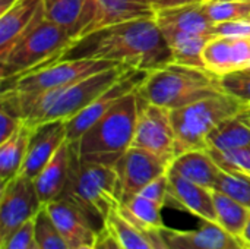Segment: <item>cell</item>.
<instances>
[{"label": "cell", "mask_w": 250, "mask_h": 249, "mask_svg": "<svg viewBox=\"0 0 250 249\" xmlns=\"http://www.w3.org/2000/svg\"><path fill=\"white\" fill-rule=\"evenodd\" d=\"M82 59L105 60L148 72L174 62L155 16L95 29L78 38L59 60Z\"/></svg>", "instance_id": "1"}, {"label": "cell", "mask_w": 250, "mask_h": 249, "mask_svg": "<svg viewBox=\"0 0 250 249\" xmlns=\"http://www.w3.org/2000/svg\"><path fill=\"white\" fill-rule=\"evenodd\" d=\"M60 198L81 208L92 227L101 233L107 217L122 205L120 176L113 166L81 160L76 142H72L69 179Z\"/></svg>", "instance_id": "2"}, {"label": "cell", "mask_w": 250, "mask_h": 249, "mask_svg": "<svg viewBox=\"0 0 250 249\" xmlns=\"http://www.w3.org/2000/svg\"><path fill=\"white\" fill-rule=\"evenodd\" d=\"M221 78L205 68L170 63L148 72L136 90L144 100L168 110L189 106L209 95L223 92Z\"/></svg>", "instance_id": "3"}, {"label": "cell", "mask_w": 250, "mask_h": 249, "mask_svg": "<svg viewBox=\"0 0 250 249\" xmlns=\"http://www.w3.org/2000/svg\"><path fill=\"white\" fill-rule=\"evenodd\" d=\"M138 122L136 91L125 95L76 142L81 160L116 166L132 147Z\"/></svg>", "instance_id": "4"}, {"label": "cell", "mask_w": 250, "mask_h": 249, "mask_svg": "<svg viewBox=\"0 0 250 249\" xmlns=\"http://www.w3.org/2000/svg\"><path fill=\"white\" fill-rule=\"evenodd\" d=\"M246 107L245 101L223 91L170 110L176 134V156L192 150H207L208 135L226 119L242 114Z\"/></svg>", "instance_id": "5"}, {"label": "cell", "mask_w": 250, "mask_h": 249, "mask_svg": "<svg viewBox=\"0 0 250 249\" xmlns=\"http://www.w3.org/2000/svg\"><path fill=\"white\" fill-rule=\"evenodd\" d=\"M75 40L50 19L41 21L0 62L1 79H16L25 73L50 66L64 54Z\"/></svg>", "instance_id": "6"}, {"label": "cell", "mask_w": 250, "mask_h": 249, "mask_svg": "<svg viewBox=\"0 0 250 249\" xmlns=\"http://www.w3.org/2000/svg\"><path fill=\"white\" fill-rule=\"evenodd\" d=\"M117 65L120 63H113L105 60H89V59L59 60L50 66L25 73L16 79H1V81L12 82L7 87H1V92L9 90H15L18 92H41L53 88H60Z\"/></svg>", "instance_id": "7"}, {"label": "cell", "mask_w": 250, "mask_h": 249, "mask_svg": "<svg viewBox=\"0 0 250 249\" xmlns=\"http://www.w3.org/2000/svg\"><path fill=\"white\" fill-rule=\"evenodd\" d=\"M138 122L133 147L144 148L171 166L176 158V134L170 110L152 104L138 95Z\"/></svg>", "instance_id": "8"}, {"label": "cell", "mask_w": 250, "mask_h": 249, "mask_svg": "<svg viewBox=\"0 0 250 249\" xmlns=\"http://www.w3.org/2000/svg\"><path fill=\"white\" fill-rule=\"evenodd\" d=\"M42 207L34 179L19 173L3 185L0 194V244L32 220Z\"/></svg>", "instance_id": "9"}, {"label": "cell", "mask_w": 250, "mask_h": 249, "mask_svg": "<svg viewBox=\"0 0 250 249\" xmlns=\"http://www.w3.org/2000/svg\"><path fill=\"white\" fill-rule=\"evenodd\" d=\"M148 70H141L132 68L122 79L104 91L98 98H95L89 106L81 110L78 114L66 120L67 139L70 142L78 141L98 119H101L116 103H119L125 95L136 91L139 85L145 81Z\"/></svg>", "instance_id": "10"}, {"label": "cell", "mask_w": 250, "mask_h": 249, "mask_svg": "<svg viewBox=\"0 0 250 249\" xmlns=\"http://www.w3.org/2000/svg\"><path fill=\"white\" fill-rule=\"evenodd\" d=\"M114 167L120 176L122 204H125L132 197L138 195L148 183L166 175L170 164L155 154L132 145Z\"/></svg>", "instance_id": "11"}, {"label": "cell", "mask_w": 250, "mask_h": 249, "mask_svg": "<svg viewBox=\"0 0 250 249\" xmlns=\"http://www.w3.org/2000/svg\"><path fill=\"white\" fill-rule=\"evenodd\" d=\"M66 141V120H47L34 126L21 173L35 179Z\"/></svg>", "instance_id": "12"}, {"label": "cell", "mask_w": 250, "mask_h": 249, "mask_svg": "<svg viewBox=\"0 0 250 249\" xmlns=\"http://www.w3.org/2000/svg\"><path fill=\"white\" fill-rule=\"evenodd\" d=\"M45 19L42 0H16V3L0 15V62L9 51Z\"/></svg>", "instance_id": "13"}, {"label": "cell", "mask_w": 250, "mask_h": 249, "mask_svg": "<svg viewBox=\"0 0 250 249\" xmlns=\"http://www.w3.org/2000/svg\"><path fill=\"white\" fill-rule=\"evenodd\" d=\"M205 68L217 76L250 69V38L212 37L202 53Z\"/></svg>", "instance_id": "14"}, {"label": "cell", "mask_w": 250, "mask_h": 249, "mask_svg": "<svg viewBox=\"0 0 250 249\" xmlns=\"http://www.w3.org/2000/svg\"><path fill=\"white\" fill-rule=\"evenodd\" d=\"M168 204L186 210L201 220L217 223L212 189L201 186L171 169H168V197L166 205Z\"/></svg>", "instance_id": "15"}, {"label": "cell", "mask_w": 250, "mask_h": 249, "mask_svg": "<svg viewBox=\"0 0 250 249\" xmlns=\"http://www.w3.org/2000/svg\"><path fill=\"white\" fill-rule=\"evenodd\" d=\"M44 207L70 249L98 242L100 233L92 227L85 213L70 201L59 198Z\"/></svg>", "instance_id": "16"}, {"label": "cell", "mask_w": 250, "mask_h": 249, "mask_svg": "<svg viewBox=\"0 0 250 249\" xmlns=\"http://www.w3.org/2000/svg\"><path fill=\"white\" fill-rule=\"evenodd\" d=\"M45 18L62 26L75 41L86 35L97 16L95 0H42Z\"/></svg>", "instance_id": "17"}, {"label": "cell", "mask_w": 250, "mask_h": 249, "mask_svg": "<svg viewBox=\"0 0 250 249\" xmlns=\"http://www.w3.org/2000/svg\"><path fill=\"white\" fill-rule=\"evenodd\" d=\"M70 160H72V142L67 139L59 148L54 157L47 163V166L34 179L37 192L44 205L59 200L60 195L63 194L69 179Z\"/></svg>", "instance_id": "18"}, {"label": "cell", "mask_w": 250, "mask_h": 249, "mask_svg": "<svg viewBox=\"0 0 250 249\" xmlns=\"http://www.w3.org/2000/svg\"><path fill=\"white\" fill-rule=\"evenodd\" d=\"M155 21L160 28H173L193 34H211L214 25L207 15L205 1L158 9Z\"/></svg>", "instance_id": "19"}, {"label": "cell", "mask_w": 250, "mask_h": 249, "mask_svg": "<svg viewBox=\"0 0 250 249\" xmlns=\"http://www.w3.org/2000/svg\"><path fill=\"white\" fill-rule=\"evenodd\" d=\"M97 16L89 32L126 21L139 18H154L155 7L149 0H95ZM88 32V34H89Z\"/></svg>", "instance_id": "20"}, {"label": "cell", "mask_w": 250, "mask_h": 249, "mask_svg": "<svg viewBox=\"0 0 250 249\" xmlns=\"http://www.w3.org/2000/svg\"><path fill=\"white\" fill-rule=\"evenodd\" d=\"M170 169L179 173L180 176L208 189H214L218 175L221 172L208 150H192L179 154L171 161Z\"/></svg>", "instance_id": "21"}, {"label": "cell", "mask_w": 250, "mask_h": 249, "mask_svg": "<svg viewBox=\"0 0 250 249\" xmlns=\"http://www.w3.org/2000/svg\"><path fill=\"white\" fill-rule=\"evenodd\" d=\"M176 63L193 66V68H205L204 63V48L207 43L212 38L211 34H193L173 28H160ZM207 69V68H205Z\"/></svg>", "instance_id": "22"}, {"label": "cell", "mask_w": 250, "mask_h": 249, "mask_svg": "<svg viewBox=\"0 0 250 249\" xmlns=\"http://www.w3.org/2000/svg\"><path fill=\"white\" fill-rule=\"evenodd\" d=\"M32 128L34 126L23 122L22 126L7 141L0 144V183L1 186L21 173Z\"/></svg>", "instance_id": "23"}, {"label": "cell", "mask_w": 250, "mask_h": 249, "mask_svg": "<svg viewBox=\"0 0 250 249\" xmlns=\"http://www.w3.org/2000/svg\"><path fill=\"white\" fill-rule=\"evenodd\" d=\"M250 145V125L242 114L221 122L207 138V150L229 151Z\"/></svg>", "instance_id": "24"}, {"label": "cell", "mask_w": 250, "mask_h": 249, "mask_svg": "<svg viewBox=\"0 0 250 249\" xmlns=\"http://www.w3.org/2000/svg\"><path fill=\"white\" fill-rule=\"evenodd\" d=\"M161 208L152 200L138 194L122 204L119 211L139 230H161L166 227L161 219Z\"/></svg>", "instance_id": "25"}, {"label": "cell", "mask_w": 250, "mask_h": 249, "mask_svg": "<svg viewBox=\"0 0 250 249\" xmlns=\"http://www.w3.org/2000/svg\"><path fill=\"white\" fill-rule=\"evenodd\" d=\"M212 197L217 211V223L231 235L242 239V235L250 219L249 207L215 189H212Z\"/></svg>", "instance_id": "26"}, {"label": "cell", "mask_w": 250, "mask_h": 249, "mask_svg": "<svg viewBox=\"0 0 250 249\" xmlns=\"http://www.w3.org/2000/svg\"><path fill=\"white\" fill-rule=\"evenodd\" d=\"M192 245L198 249H242L245 248L240 238L231 235L215 222L202 220L196 230L183 232Z\"/></svg>", "instance_id": "27"}, {"label": "cell", "mask_w": 250, "mask_h": 249, "mask_svg": "<svg viewBox=\"0 0 250 249\" xmlns=\"http://www.w3.org/2000/svg\"><path fill=\"white\" fill-rule=\"evenodd\" d=\"M105 229L114 235L123 249H155L146 233L126 220L119 211V207L107 217Z\"/></svg>", "instance_id": "28"}, {"label": "cell", "mask_w": 250, "mask_h": 249, "mask_svg": "<svg viewBox=\"0 0 250 249\" xmlns=\"http://www.w3.org/2000/svg\"><path fill=\"white\" fill-rule=\"evenodd\" d=\"M34 241L40 249H70L45 207H42L34 219Z\"/></svg>", "instance_id": "29"}, {"label": "cell", "mask_w": 250, "mask_h": 249, "mask_svg": "<svg viewBox=\"0 0 250 249\" xmlns=\"http://www.w3.org/2000/svg\"><path fill=\"white\" fill-rule=\"evenodd\" d=\"M205 10L212 23L250 18V1L239 0H207Z\"/></svg>", "instance_id": "30"}, {"label": "cell", "mask_w": 250, "mask_h": 249, "mask_svg": "<svg viewBox=\"0 0 250 249\" xmlns=\"http://www.w3.org/2000/svg\"><path fill=\"white\" fill-rule=\"evenodd\" d=\"M208 153L221 170L250 176V145L229 151L208 150Z\"/></svg>", "instance_id": "31"}, {"label": "cell", "mask_w": 250, "mask_h": 249, "mask_svg": "<svg viewBox=\"0 0 250 249\" xmlns=\"http://www.w3.org/2000/svg\"><path fill=\"white\" fill-rule=\"evenodd\" d=\"M214 189L229 195L230 198L250 208V176L221 170Z\"/></svg>", "instance_id": "32"}, {"label": "cell", "mask_w": 250, "mask_h": 249, "mask_svg": "<svg viewBox=\"0 0 250 249\" xmlns=\"http://www.w3.org/2000/svg\"><path fill=\"white\" fill-rule=\"evenodd\" d=\"M221 87L226 92L250 104V70H237L221 76Z\"/></svg>", "instance_id": "33"}, {"label": "cell", "mask_w": 250, "mask_h": 249, "mask_svg": "<svg viewBox=\"0 0 250 249\" xmlns=\"http://www.w3.org/2000/svg\"><path fill=\"white\" fill-rule=\"evenodd\" d=\"M211 35L230 38H250V18L214 23L211 28Z\"/></svg>", "instance_id": "34"}, {"label": "cell", "mask_w": 250, "mask_h": 249, "mask_svg": "<svg viewBox=\"0 0 250 249\" xmlns=\"http://www.w3.org/2000/svg\"><path fill=\"white\" fill-rule=\"evenodd\" d=\"M34 219L26 222L4 242H1L0 249H31L34 244Z\"/></svg>", "instance_id": "35"}, {"label": "cell", "mask_w": 250, "mask_h": 249, "mask_svg": "<svg viewBox=\"0 0 250 249\" xmlns=\"http://www.w3.org/2000/svg\"><path fill=\"white\" fill-rule=\"evenodd\" d=\"M139 194L152 200L158 205L164 207L167 204V197H168V172L157 178L151 183H148Z\"/></svg>", "instance_id": "36"}, {"label": "cell", "mask_w": 250, "mask_h": 249, "mask_svg": "<svg viewBox=\"0 0 250 249\" xmlns=\"http://www.w3.org/2000/svg\"><path fill=\"white\" fill-rule=\"evenodd\" d=\"M25 120L6 112L0 110V144L7 141L23 123Z\"/></svg>", "instance_id": "37"}, {"label": "cell", "mask_w": 250, "mask_h": 249, "mask_svg": "<svg viewBox=\"0 0 250 249\" xmlns=\"http://www.w3.org/2000/svg\"><path fill=\"white\" fill-rule=\"evenodd\" d=\"M161 235L168 249H198L195 245L190 244V241L185 236L182 230L164 227L161 229Z\"/></svg>", "instance_id": "38"}, {"label": "cell", "mask_w": 250, "mask_h": 249, "mask_svg": "<svg viewBox=\"0 0 250 249\" xmlns=\"http://www.w3.org/2000/svg\"><path fill=\"white\" fill-rule=\"evenodd\" d=\"M97 249H123L122 245L119 244V241L114 238V235L108 230L104 229L100 233L98 242H97Z\"/></svg>", "instance_id": "39"}, {"label": "cell", "mask_w": 250, "mask_h": 249, "mask_svg": "<svg viewBox=\"0 0 250 249\" xmlns=\"http://www.w3.org/2000/svg\"><path fill=\"white\" fill-rule=\"evenodd\" d=\"M146 233V236L149 238L151 244L154 245L155 249H168L167 244L164 242L163 239V235H161V230H142Z\"/></svg>", "instance_id": "40"}, {"label": "cell", "mask_w": 250, "mask_h": 249, "mask_svg": "<svg viewBox=\"0 0 250 249\" xmlns=\"http://www.w3.org/2000/svg\"><path fill=\"white\" fill-rule=\"evenodd\" d=\"M198 1H207V0H160L158 3L154 4V7H155V10H158V9L174 7V6H182V4H189V3H198Z\"/></svg>", "instance_id": "41"}, {"label": "cell", "mask_w": 250, "mask_h": 249, "mask_svg": "<svg viewBox=\"0 0 250 249\" xmlns=\"http://www.w3.org/2000/svg\"><path fill=\"white\" fill-rule=\"evenodd\" d=\"M242 242H243L245 248L250 249V219L248 225H246V229H245L243 235H242Z\"/></svg>", "instance_id": "42"}, {"label": "cell", "mask_w": 250, "mask_h": 249, "mask_svg": "<svg viewBox=\"0 0 250 249\" xmlns=\"http://www.w3.org/2000/svg\"><path fill=\"white\" fill-rule=\"evenodd\" d=\"M15 3L16 0H0V15L6 13Z\"/></svg>", "instance_id": "43"}, {"label": "cell", "mask_w": 250, "mask_h": 249, "mask_svg": "<svg viewBox=\"0 0 250 249\" xmlns=\"http://www.w3.org/2000/svg\"><path fill=\"white\" fill-rule=\"evenodd\" d=\"M72 249H97V244H88V245H81Z\"/></svg>", "instance_id": "44"}, {"label": "cell", "mask_w": 250, "mask_h": 249, "mask_svg": "<svg viewBox=\"0 0 250 249\" xmlns=\"http://www.w3.org/2000/svg\"><path fill=\"white\" fill-rule=\"evenodd\" d=\"M31 249H40L38 247H37V244H35V241H34V244H32V247H31Z\"/></svg>", "instance_id": "45"}, {"label": "cell", "mask_w": 250, "mask_h": 249, "mask_svg": "<svg viewBox=\"0 0 250 249\" xmlns=\"http://www.w3.org/2000/svg\"><path fill=\"white\" fill-rule=\"evenodd\" d=\"M149 1H151V3H152V4H155V3H158V1H160V0H149Z\"/></svg>", "instance_id": "46"}, {"label": "cell", "mask_w": 250, "mask_h": 249, "mask_svg": "<svg viewBox=\"0 0 250 249\" xmlns=\"http://www.w3.org/2000/svg\"><path fill=\"white\" fill-rule=\"evenodd\" d=\"M239 1H250V0H239Z\"/></svg>", "instance_id": "47"}, {"label": "cell", "mask_w": 250, "mask_h": 249, "mask_svg": "<svg viewBox=\"0 0 250 249\" xmlns=\"http://www.w3.org/2000/svg\"><path fill=\"white\" fill-rule=\"evenodd\" d=\"M248 110H249V112H250V104H248Z\"/></svg>", "instance_id": "48"}, {"label": "cell", "mask_w": 250, "mask_h": 249, "mask_svg": "<svg viewBox=\"0 0 250 249\" xmlns=\"http://www.w3.org/2000/svg\"><path fill=\"white\" fill-rule=\"evenodd\" d=\"M242 249H246V248H242Z\"/></svg>", "instance_id": "49"}, {"label": "cell", "mask_w": 250, "mask_h": 249, "mask_svg": "<svg viewBox=\"0 0 250 249\" xmlns=\"http://www.w3.org/2000/svg\"><path fill=\"white\" fill-rule=\"evenodd\" d=\"M248 70H250V69H248Z\"/></svg>", "instance_id": "50"}]
</instances>
